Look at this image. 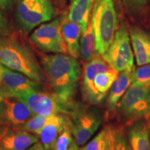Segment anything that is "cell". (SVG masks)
<instances>
[{
    "label": "cell",
    "instance_id": "cell-18",
    "mask_svg": "<svg viewBox=\"0 0 150 150\" xmlns=\"http://www.w3.org/2000/svg\"><path fill=\"white\" fill-rule=\"evenodd\" d=\"M61 31L68 53L77 59L79 57L80 37L82 34L81 27L79 24L69 20L66 16L62 18Z\"/></svg>",
    "mask_w": 150,
    "mask_h": 150
},
{
    "label": "cell",
    "instance_id": "cell-28",
    "mask_svg": "<svg viewBox=\"0 0 150 150\" xmlns=\"http://www.w3.org/2000/svg\"><path fill=\"white\" fill-rule=\"evenodd\" d=\"M27 150H52V149H46L45 148L43 147L40 142H36L31 146L28 148Z\"/></svg>",
    "mask_w": 150,
    "mask_h": 150
},
{
    "label": "cell",
    "instance_id": "cell-1",
    "mask_svg": "<svg viewBox=\"0 0 150 150\" xmlns=\"http://www.w3.org/2000/svg\"><path fill=\"white\" fill-rule=\"evenodd\" d=\"M35 52L47 79L48 88L59 97L70 113L77 104L74 98L83 73L81 63L66 54Z\"/></svg>",
    "mask_w": 150,
    "mask_h": 150
},
{
    "label": "cell",
    "instance_id": "cell-30",
    "mask_svg": "<svg viewBox=\"0 0 150 150\" xmlns=\"http://www.w3.org/2000/svg\"><path fill=\"white\" fill-rule=\"evenodd\" d=\"M12 0H0V8L4 9L8 6Z\"/></svg>",
    "mask_w": 150,
    "mask_h": 150
},
{
    "label": "cell",
    "instance_id": "cell-23",
    "mask_svg": "<svg viewBox=\"0 0 150 150\" xmlns=\"http://www.w3.org/2000/svg\"><path fill=\"white\" fill-rule=\"evenodd\" d=\"M131 84L150 86V63L133 70L131 73Z\"/></svg>",
    "mask_w": 150,
    "mask_h": 150
},
{
    "label": "cell",
    "instance_id": "cell-21",
    "mask_svg": "<svg viewBox=\"0 0 150 150\" xmlns=\"http://www.w3.org/2000/svg\"><path fill=\"white\" fill-rule=\"evenodd\" d=\"M79 57L82 61L88 62L95 56V37L91 20L85 33L81 34L80 39Z\"/></svg>",
    "mask_w": 150,
    "mask_h": 150
},
{
    "label": "cell",
    "instance_id": "cell-11",
    "mask_svg": "<svg viewBox=\"0 0 150 150\" xmlns=\"http://www.w3.org/2000/svg\"><path fill=\"white\" fill-rule=\"evenodd\" d=\"M48 88L22 73L14 72L3 65L1 80L0 81V95L2 97H16L20 95Z\"/></svg>",
    "mask_w": 150,
    "mask_h": 150
},
{
    "label": "cell",
    "instance_id": "cell-10",
    "mask_svg": "<svg viewBox=\"0 0 150 150\" xmlns=\"http://www.w3.org/2000/svg\"><path fill=\"white\" fill-rule=\"evenodd\" d=\"M36 115L50 117L57 114L67 115L68 108L59 97L49 88L33 91L18 97Z\"/></svg>",
    "mask_w": 150,
    "mask_h": 150
},
{
    "label": "cell",
    "instance_id": "cell-4",
    "mask_svg": "<svg viewBox=\"0 0 150 150\" xmlns=\"http://www.w3.org/2000/svg\"><path fill=\"white\" fill-rule=\"evenodd\" d=\"M91 22L95 37V52L102 56L108 50L118 29L113 0H95Z\"/></svg>",
    "mask_w": 150,
    "mask_h": 150
},
{
    "label": "cell",
    "instance_id": "cell-32",
    "mask_svg": "<svg viewBox=\"0 0 150 150\" xmlns=\"http://www.w3.org/2000/svg\"><path fill=\"white\" fill-rule=\"evenodd\" d=\"M148 131H149V141H150V120L148 122Z\"/></svg>",
    "mask_w": 150,
    "mask_h": 150
},
{
    "label": "cell",
    "instance_id": "cell-13",
    "mask_svg": "<svg viewBox=\"0 0 150 150\" xmlns=\"http://www.w3.org/2000/svg\"><path fill=\"white\" fill-rule=\"evenodd\" d=\"M38 136L22 129L0 127V150H27Z\"/></svg>",
    "mask_w": 150,
    "mask_h": 150
},
{
    "label": "cell",
    "instance_id": "cell-3",
    "mask_svg": "<svg viewBox=\"0 0 150 150\" xmlns=\"http://www.w3.org/2000/svg\"><path fill=\"white\" fill-rule=\"evenodd\" d=\"M118 73L97 55L83 64L81 93L84 102L99 106L103 104Z\"/></svg>",
    "mask_w": 150,
    "mask_h": 150
},
{
    "label": "cell",
    "instance_id": "cell-29",
    "mask_svg": "<svg viewBox=\"0 0 150 150\" xmlns=\"http://www.w3.org/2000/svg\"><path fill=\"white\" fill-rule=\"evenodd\" d=\"M53 1L54 2V4L56 6H57L59 8H63L66 4L68 0H53Z\"/></svg>",
    "mask_w": 150,
    "mask_h": 150
},
{
    "label": "cell",
    "instance_id": "cell-14",
    "mask_svg": "<svg viewBox=\"0 0 150 150\" xmlns=\"http://www.w3.org/2000/svg\"><path fill=\"white\" fill-rule=\"evenodd\" d=\"M130 41L138 66L150 63V32L142 28L131 27L129 29Z\"/></svg>",
    "mask_w": 150,
    "mask_h": 150
},
{
    "label": "cell",
    "instance_id": "cell-34",
    "mask_svg": "<svg viewBox=\"0 0 150 150\" xmlns=\"http://www.w3.org/2000/svg\"><path fill=\"white\" fill-rule=\"evenodd\" d=\"M1 125H0V127H1Z\"/></svg>",
    "mask_w": 150,
    "mask_h": 150
},
{
    "label": "cell",
    "instance_id": "cell-6",
    "mask_svg": "<svg viewBox=\"0 0 150 150\" xmlns=\"http://www.w3.org/2000/svg\"><path fill=\"white\" fill-rule=\"evenodd\" d=\"M53 0H18L16 21L22 32L27 34L43 22L51 20L56 15Z\"/></svg>",
    "mask_w": 150,
    "mask_h": 150
},
{
    "label": "cell",
    "instance_id": "cell-27",
    "mask_svg": "<svg viewBox=\"0 0 150 150\" xmlns=\"http://www.w3.org/2000/svg\"><path fill=\"white\" fill-rule=\"evenodd\" d=\"M9 30L7 22L6 21L5 18L0 13V36L1 35H4L8 34Z\"/></svg>",
    "mask_w": 150,
    "mask_h": 150
},
{
    "label": "cell",
    "instance_id": "cell-12",
    "mask_svg": "<svg viewBox=\"0 0 150 150\" xmlns=\"http://www.w3.org/2000/svg\"><path fill=\"white\" fill-rule=\"evenodd\" d=\"M35 114L29 106L16 97H2L0 101V125L22 129Z\"/></svg>",
    "mask_w": 150,
    "mask_h": 150
},
{
    "label": "cell",
    "instance_id": "cell-8",
    "mask_svg": "<svg viewBox=\"0 0 150 150\" xmlns=\"http://www.w3.org/2000/svg\"><path fill=\"white\" fill-rule=\"evenodd\" d=\"M102 57L118 73L131 72L134 70V54L128 29L125 23L118 28L113 41Z\"/></svg>",
    "mask_w": 150,
    "mask_h": 150
},
{
    "label": "cell",
    "instance_id": "cell-2",
    "mask_svg": "<svg viewBox=\"0 0 150 150\" xmlns=\"http://www.w3.org/2000/svg\"><path fill=\"white\" fill-rule=\"evenodd\" d=\"M0 63L48 88L46 74L36 52L17 33L0 36Z\"/></svg>",
    "mask_w": 150,
    "mask_h": 150
},
{
    "label": "cell",
    "instance_id": "cell-16",
    "mask_svg": "<svg viewBox=\"0 0 150 150\" xmlns=\"http://www.w3.org/2000/svg\"><path fill=\"white\" fill-rule=\"evenodd\" d=\"M126 134L133 150H150L147 119L141 118L128 123Z\"/></svg>",
    "mask_w": 150,
    "mask_h": 150
},
{
    "label": "cell",
    "instance_id": "cell-33",
    "mask_svg": "<svg viewBox=\"0 0 150 150\" xmlns=\"http://www.w3.org/2000/svg\"><path fill=\"white\" fill-rule=\"evenodd\" d=\"M1 99H2V97H1V95H0V101H1Z\"/></svg>",
    "mask_w": 150,
    "mask_h": 150
},
{
    "label": "cell",
    "instance_id": "cell-9",
    "mask_svg": "<svg viewBox=\"0 0 150 150\" xmlns=\"http://www.w3.org/2000/svg\"><path fill=\"white\" fill-rule=\"evenodd\" d=\"M62 18L54 19L49 23L42 24L30 35V42L40 52L54 54L68 52L61 34Z\"/></svg>",
    "mask_w": 150,
    "mask_h": 150
},
{
    "label": "cell",
    "instance_id": "cell-5",
    "mask_svg": "<svg viewBox=\"0 0 150 150\" xmlns=\"http://www.w3.org/2000/svg\"><path fill=\"white\" fill-rule=\"evenodd\" d=\"M67 123L75 141L83 145L91 139L102 122L103 113L96 105L77 103L68 115Z\"/></svg>",
    "mask_w": 150,
    "mask_h": 150
},
{
    "label": "cell",
    "instance_id": "cell-20",
    "mask_svg": "<svg viewBox=\"0 0 150 150\" xmlns=\"http://www.w3.org/2000/svg\"><path fill=\"white\" fill-rule=\"evenodd\" d=\"M79 150H114L111 127H105L91 141Z\"/></svg>",
    "mask_w": 150,
    "mask_h": 150
},
{
    "label": "cell",
    "instance_id": "cell-24",
    "mask_svg": "<svg viewBox=\"0 0 150 150\" xmlns=\"http://www.w3.org/2000/svg\"><path fill=\"white\" fill-rule=\"evenodd\" d=\"M112 131L114 150H133L124 129H112Z\"/></svg>",
    "mask_w": 150,
    "mask_h": 150
},
{
    "label": "cell",
    "instance_id": "cell-25",
    "mask_svg": "<svg viewBox=\"0 0 150 150\" xmlns=\"http://www.w3.org/2000/svg\"><path fill=\"white\" fill-rule=\"evenodd\" d=\"M47 117H45V116L35 114L24 125L22 129L38 136L42 128L45 125Z\"/></svg>",
    "mask_w": 150,
    "mask_h": 150
},
{
    "label": "cell",
    "instance_id": "cell-17",
    "mask_svg": "<svg viewBox=\"0 0 150 150\" xmlns=\"http://www.w3.org/2000/svg\"><path fill=\"white\" fill-rule=\"evenodd\" d=\"M95 0H72L67 18L73 22L79 24L82 34L86 32L91 20Z\"/></svg>",
    "mask_w": 150,
    "mask_h": 150
},
{
    "label": "cell",
    "instance_id": "cell-26",
    "mask_svg": "<svg viewBox=\"0 0 150 150\" xmlns=\"http://www.w3.org/2000/svg\"><path fill=\"white\" fill-rule=\"evenodd\" d=\"M127 11L130 12L139 11L147 5L148 0H122Z\"/></svg>",
    "mask_w": 150,
    "mask_h": 150
},
{
    "label": "cell",
    "instance_id": "cell-15",
    "mask_svg": "<svg viewBox=\"0 0 150 150\" xmlns=\"http://www.w3.org/2000/svg\"><path fill=\"white\" fill-rule=\"evenodd\" d=\"M67 117L65 114H57L47 117V122L43 127L38 139L46 149H55L56 141L63 131Z\"/></svg>",
    "mask_w": 150,
    "mask_h": 150
},
{
    "label": "cell",
    "instance_id": "cell-31",
    "mask_svg": "<svg viewBox=\"0 0 150 150\" xmlns=\"http://www.w3.org/2000/svg\"><path fill=\"white\" fill-rule=\"evenodd\" d=\"M2 67L3 65L0 63V81L1 80V72H2Z\"/></svg>",
    "mask_w": 150,
    "mask_h": 150
},
{
    "label": "cell",
    "instance_id": "cell-22",
    "mask_svg": "<svg viewBox=\"0 0 150 150\" xmlns=\"http://www.w3.org/2000/svg\"><path fill=\"white\" fill-rule=\"evenodd\" d=\"M54 150H79V145L72 136L67 120L63 131L56 140Z\"/></svg>",
    "mask_w": 150,
    "mask_h": 150
},
{
    "label": "cell",
    "instance_id": "cell-7",
    "mask_svg": "<svg viewBox=\"0 0 150 150\" xmlns=\"http://www.w3.org/2000/svg\"><path fill=\"white\" fill-rule=\"evenodd\" d=\"M117 112L122 120L131 122L150 117V86L131 84L117 104Z\"/></svg>",
    "mask_w": 150,
    "mask_h": 150
},
{
    "label": "cell",
    "instance_id": "cell-19",
    "mask_svg": "<svg viewBox=\"0 0 150 150\" xmlns=\"http://www.w3.org/2000/svg\"><path fill=\"white\" fill-rule=\"evenodd\" d=\"M131 72H120L108 91L107 106L110 111L115 109L131 84Z\"/></svg>",
    "mask_w": 150,
    "mask_h": 150
}]
</instances>
